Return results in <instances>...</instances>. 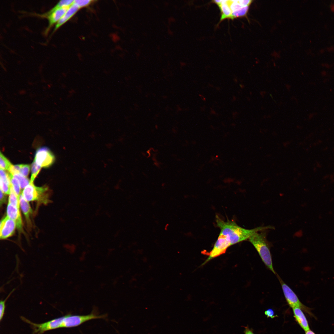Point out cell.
I'll return each instance as SVG.
<instances>
[{"label": "cell", "instance_id": "27", "mask_svg": "<svg viewBox=\"0 0 334 334\" xmlns=\"http://www.w3.org/2000/svg\"><path fill=\"white\" fill-rule=\"evenodd\" d=\"M22 164L16 165H13L9 172L12 175L19 173Z\"/></svg>", "mask_w": 334, "mask_h": 334}, {"label": "cell", "instance_id": "24", "mask_svg": "<svg viewBox=\"0 0 334 334\" xmlns=\"http://www.w3.org/2000/svg\"><path fill=\"white\" fill-rule=\"evenodd\" d=\"M73 0H62L60 1L54 6L55 8L60 7H69L74 3Z\"/></svg>", "mask_w": 334, "mask_h": 334}, {"label": "cell", "instance_id": "21", "mask_svg": "<svg viewBox=\"0 0 334 334\" xmlns=\"http://www.w3.org/2000/svg\"><path fill=\"white\" fill-rule=\"evenodd\" d=\"M40 166L37 165L34 161L31 166V175L30 181L33 182L35 178L40 172L41 168Z\"/></svg>", "mask_w": 334, "mask_h": 334}, {"label": "cell", "instance_id": "19", "mask_svg": "<svg viewBox=\"0 0 334 334\" xmlns=\"http://www.w3.org/2000/svg\"><path fill=\"white\" fill-rule=\"evenodd\" d=\"M13 165L10 161L2 153H0V169L9 171Z\"/></svg>", "mask_w": 334, "mask_h": 334}, {"label": "cell", "instance_id": "30", "mask_svg": "<svg viewBox=\"0 0 334 334\" xmlns=\"http://www.w3.org/2000/svg\"><path fill=\"white\" fill-rule=\"evenodd\" d=\"M244 332L245 334H255L248 326L245 327Z\"/></svg>", "mask_w": 334, "mask_h": 334}, {"label": "cell", "instance_id": "26", "mask_svg": "<svg viewBox=\"0 0 334 334\" xmlns=\"http://www.w3.org/2000/svg\"><path fill=\"white\" fill-rule=\"evenodd\" d=\"M92 1L90 0H75L74 3L79 8L86 6L89 5Z\"/></svg>", "mask_w": 334, "mask_h": 334}, {"label": "cell", "instance_id": "13", "mask_svg": "<svg viewBox=\"0 0 334 334\" xmlns=\"http://www.w3.org/2000/svg\"><path fill=\"white\" fill-rule=\"evenodd\" d=\"M0 190L5 194H10L11 186L9 173L0 169Z\"/></svg>", "mask_w": 334, "mask_h": 334}, {"label": "cell", "instance_id": "15", "mask_svg": "<svg viewBox=\"0 0 334 334\" xmlns=\"http://www.w3.org/2000/svg\"><path fill=\"white\" fill-rule=\"evenodd\" d=\"M79 8L74 3L69 7L66 12L56 23L54 31L56 30L61 26L70 19L77 12Z\"/></svg>", "mask_w": 334, "mask_h": 334}, {"label": "cell", "instance_id": "2", "mask_svg": "<svg viewBox=\"0 0 334 334\" xmlns=\"http://www.w3.org/2000/svg\"><path fill=\"white\" fill-rule=\"evenodd\" d=\"M262 231L254 233L248 240L257 251L265 264L276 274L273 266L270 244L266 239L265 233Z\"/></svg>", "mask_w": 334, "mask_h": 334}, {"label": "cell", "instance_id": "8", "mask_svg": "<svg viewBox=\"0 0 334 334\" xmlns=\"http://www.w3.org/2000/svg\"><path fill=\"white\" fill-rule=\"evenodd\" d=\"M231 246L230 242L223 235L220 233L212 249L210 252L208 258L204 263L224 253L228 247Z\"/></svg>", "mask_w": 334, "mask_h": 334}, {"label": "cell", "instance_id": "7", "mask_svg": "<svg viewBox=\"0 0 334 334\" xmlns=\"http://www.w3.org/2000/svg\"><path fill=\"white\" fill-rule=\"evenodd\" d=\"M54 160V156L49 149L43 147L37 150L34 161L41 167L46 168L51 165Z\"/></svg>", "mask_w": 334, "mask_h": 334}, {"label": "cell", "instance_id": "23", "mask_svg": "<svg viewBox=\"0 0 334 334\" xmlns=\"http://www.w3.org/2000/svg\"><path fill=\"white\" fill-rule=\"evenodd\" d=\"M15 289H13L9 294L7 296L4 300H1L0 302V320L1 321L2 319L4 314L5 309V303L6 301L10 296L11 294L14 291Z\"/></svg>", "mask_w": 334, "mask_h": 334}, {"label": "cell", "instance_id": "12", "mask_svg": "<svg viewBox=\"0 0 334 334\" xmlns=\"http://www.w3.org/2000/svg\"><path fill=\"white\" fill-rule=\"evenodd\" d=\"M292 309L294 317L300 326L305 332L310 330L308 321L301 309L298 307Z\"/></svg>", "mask_w": 334, "mask_h": 334}, {"label": "cell", "instance_id": "1", "mask_svg": "<svg viewBox=\"0 0 334 334\" xmlns=\"http://www.w3.org/2000/svg\"><path fill=\"white\" fill-rule=\"evenodd\" d=\"M216 222V225L220 229V234L224 236L231 246L249 239L252 235L257 232L272 228V226H268L247 229L240 227L233 221H225L217 216Z\"/></svg>", "mask_w": 334, "mask_h": 334}, {"label": "cell", "instance_id": "5", "mask_svg": "<svg viewBox=\"0 0 334 334\" xmlns=\"http://www.w3.org/2000/svg\"><path fill=\"white\" fill-rule=\"evenodd\" d=\"M21 319L30 325L34 334H42L48 331L62 328L63 316L40 324L33 323L23 316Z\"/></svg>", "mask_w": 334, "mask_h": 334}, {"label": "cell", "instance_id": "6", "mask_svg": "<svg viewBox=\"0 0 334 334\" xmlns=\"http://www.w3.org/2000/svg\"><path fill=\"white\" fill-rule=\"evenodd\" d=\"M277 277L281 284L285 298L289 306L292 308H299L310 315H312L310 308L302 304L290 288L279 276Z\"/></svg>", "mask_w": 334, "mask_h": 334}, {"label": "cell", "instance_id": "25", "mask_svg": "<svg viewBox=\"0 0 334 334\" xmlns=\"http://www.w3.org/2000/svg\"><path fill=\"white\" fill-rule=\"evenodd\" d=\"M30 170V166L28 165L22 164L19 174L26 177L28 175Z\"/></svg>", "mask_w": 334, "mask_h": 334}, {"label": "cell", "instance_id": "10", "mask_svg": "<svg viewBox=\"0 0 334 334\" xmlns=\"http://www.w3.org/2000/svg\"><path fill=\"white\" fill-rule=\"evenodd\" d=\"M68 7H60L57 9L52 8L47 13L41 15L42 16L46 17L49 20V28L57 23L64 15Z\"/></svg>", "mask_w": 334, "mask_h": 334}, {"label": "cell", "instance_id": "4", "mask_svg": "<svg viewBox=\"0 0 334 334\" xmlns=\"http://www.w3.org/2000/svg\"><path fill=\"white\" fill-rule=\"evenodd\" d=\"M106 315H99L95 312L84 315H66L63 316L62 328H71L77 327L89 320L99 319H105Z\"/></svg>", "mask_w": 334, "mask_h": 334}, {"label": "cell", "instance_id": "18", "mask_svg": "<svg viewBox=\"0 0 334 334\" xmlns=\"http://www.w3.org/2000/svg\"><path fill=\"white\" fill-rule=\"evenodd\" d=\"M9 176L11 187L18 197L20 198L21 187L19 181L10 173Z\"/></svg>", "mask_w": 334, "mask_h": 334}, {"label": "cell", "instance_id": "20", "mask_svg": "<svg viewBox=\"0 0 334 334\" xmlns=\"http://www.w3.org/2000/svg\"><path fill=\"white\" fill-rule=\"evenodd\" d=\"M13 176L19 181L21 189L24 188L29 183L30 181L29 179L19 173Z\"/></svg>", "mask_w": 334, "mask_h": 334}, {"label": "cell", "instance_id": "29", "mask_svg": "<svg viewBox=\"0 0 334 334\" xmlns=\"http://www.w3.org/2000/svg\"><path fill=\"white\" fill-rule=\"evenodd\" d=\"M5 194L2 191L0 190V204L1 205H2L6 200L5 197Z\"/></svg>", "mask_w": 334, "mask_h": 334}, {"label": "cell", "instance_id": "3", "mask_svg": "<svg viewBox=\"0 0 334 334\" xmlns=\"http://www.w3.org/2000/svg\"><path fill=\"white\" fill-rule=\"evenodd\" d=\"M48 188L47 186L38 187L31 182L23 190L21 194L24 199L28 202L37 201L40 203H47L49 201L47 194Z\"/></svg>", "mask_w": 334, "mask_h": 334}, {"label": "cell", "instance_id": "28", "mask_svg": "<svg viewBox=\"0 0 334 334\" xmlns=\"http://www.w3.org/2000/svg\"><path fill=\"white\" fill-rule=\"evenodd\" d=\"M264 314L267 317H270L273 318L277 316L275 314L274 310L272 309H269L267 310L264 312Z\"/></svg>", "mask_w": 334, "mask_h": 334}, {"label": "cell", "instance_id": "31", "mask_svg": "<svg viewBox=\"0 0 334 334\" xmlns=\"http://www.w3.org/2000/svg\"><path fill=\"white\" fill-rule=\"evenodd\" d=\"M305 334H315L313 331L310 330L305 332Z\"/></svg>", "mask_w": 334, "mask_h": 334}, {"label": "cell", "instance_id": "17", "mask_svg": "<svg viewBox=\"0 0 334 334\" xmlns=\"http://www.w3.org/2000/svg\"><path fill=\"white\" fill-rule=\"evenodd\" d=\"M8 199V203L10 204L19 209V198L18 197L11 186L10 193Z\"/></svg>", "mask_w": 334, "mask_h": 334}, {"label": "cell", "instance_id": "22", "mask_svg": "<svg viewBox=\"0 0 334 334\" xmlns=\"http://www.w3.org/2000/svg\"><path fill=\"white\" fill-rule=\"evenodd\" d=\"M249 6H244L236 11L233 12L232 14L231 19H233L246 15Z\"/></svg>", "mask_w": 334, "mask_h": 334}, {"label": "cell", "instance_id": "11", "mask_svg": "<svg viewBox=\"0 0 334 334\" xmlns=\"http://www.w3.org/2000/svg\"><path fill=\"white\" fill-rule=\"evenodd\" d=\"M6 213L7 216L15 221L18 229L22 231L23 223L19 209L8 203Z\"/></svg>", "mask_w": 334, "mask_h": 334}, {"label": "cell", "instance_id": "9", "mask_svg": "<svg viewBox=\"0 0 334 334\" xmlns=\"http://www.w3.org/2000/svg\"><path fill=\"white\" fill-rule=\"evenodd\" d=\"M16 227L15 221L6 216L1 221L0 238L1 239H6L14 233Z\"/></svg>", "mask_w": 334, "mask_h": 334}, {"label": "cell", "instance_id": "16", "mask_svg": "<svg viewBox=\"0 0 334 334\" xmlns=\"http://www.w3.org/2000/svg\"><path fill=\"white\" fill-rule=\"evenodd\" d=\"M19 203L21 209L27 222H29L30 216L32 213V209L30 207L28 202L24 199L21 194L20 196Z\"/></svg>", "mask_w": 334, "mask_h": 334}, {"label": "cell", "instance_id": "14", "mask_svg": "<svg viewBox=\"0 0 334 334\" xmlns=\"http://www.w3.org/2000/svg\"><path fill=\"white\" fill-rule=\"evenodd\" d=\"M214 2L217 5L221 12V21L227 18H232V12L228 3V0H215Z\"/></svg>", "mask_w": 334, "mask_h": 334}]
</instances>
